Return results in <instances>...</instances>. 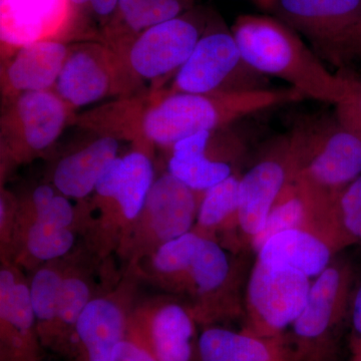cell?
<instances>
[{"mask_svg":"<svg viewBox=\"0 0 361 361\" xmlns=\"http://www.w3.org/2000/svg\"><path fill=\"white\" fill-rule=\"evenodd\" d=\"M135 269L141 279L180 297L204 327L244 312L241 270L216 240L186 233L161 246Z\"/></svg>","mask_w":361,"mask_h":361,"instance_id":"cell-1","label":"cell"},{"mask_svg":"<svg viewBox=\"0 0 361 361\" xmlns=\"http://www.w3.org/2000/svg\"><path fill=\"white\" fill-rule=\"evenodd\" d=\"M231 30L242 56L254 71L284 80L303 99L338 102L341 80L337 71L331 73L302 37L276 16L243 14Z\"/></svg>","mask_w":361,"mask_h":361,"instance_id":"cell-2","label":"cell"},{"mask_svg":"<svg viewBox=\"0 0 361 361\" xmlns=\"http://www.w3.org/2000/svg\"><path fill=\"white\" fill-rule=\"evenodd\" d=\"M300 99L302 96L292 87L208 94L168 92L145 111L141 130L151 144L170 149L189 135L227 127Z\"/></svg>","mask_w":361,"mask_h":361,"instance_id":"cell-3","label":"cell"},{"mask_svg":"<svg viewBox=\"0 0 361 361\" xmlns=\"http://www.w3.org/2000/svg\"><path fill=\"white\" fill-rule=\"evenodd\" d=\"M290 132L294 180L334 198L361 175V139L336 113L303 118Z\"/></svg>","mask_w":361,"mask_h":361,"instance_id":"cell-4","label":"cell"},{"mask_svg":"<svg viewBox=\"0 0 361 361\" xmlns=\"http://www.w3.org/2000/svg\"><path fill=\"white\" fill-rule=\"evenodd\" d=\"M122 159V172L115 189L94 195L92 206L78 209V233L84 234L85 249L97 262L116 253L156 179L148 154L135 149Z\"/></svg>","mask_w":361,"mask_h":361,"instance_id":"cell-5","label":"cell"},{"mask_svg":"<svg viewBox=\"0 0 361 361\" xmlns=\"http://www.w3.org/2000/svg\"><path fill=\"white\" fill-rule=\"evenodd\" d=\"M355 265L334 258L311 284L305 307L287 337L293 361H332L337 336L349 317L355 290Z\"/></svg>","mask_w":361,"mask_h":361,"instance_id":"cell-6","label":"cell"},{"mask_svg":"<svg viewBox=\"0 0 361 361\" xmlns=\"http://www.w3.org/2000/svg\"><path fill=\"white\" fill-rule=\"evenodd\" d=\"M165 172L154 180L141 212L121 242L116 255L135 268L161 246L192 231L202 196Z\"/></svg>","mask_w":361,"mask_h":361,"instance_id":"cell-7","label":"cell"},{"mask_svg":"<svg viewBox=\"0 0 361 361\" xmlns=\"http://www.w3.org/2000/svg\"><path fill=\"white\" fill-rule=\"evenodd\" d=\"M267 89H272L269 78L246 63L232 30L219 23L207 26L169 92L208 94Z\"/></svg>","mask_w":361,"mask_h":361,"instance_id":"cell-8","label":"cell"},{"mask_svg":"<svg viewBox=\"0 0 361 361\" xmlns=\"http://www.w3.org/2000/svg\"><path fill=\"white\" fill-rule=\"evenodd\" d=\"M323 59L350 65L361 39V0H274L270 9Z\"/></svg>","mask_w":361,"mask_h":361,"instance_id":"cell-9","label":"cell"},{"mask_svg":"<svg viewBox=\"0 0 361 361\" xmlns=\"http://www.w3.org/2000/svg\"><path fill=\"white\" fill-rule=\"evenodd\" d=\"M311 284L300 271L256 259L247 281L244 329L270 338L285 336L305 307Z\"/></svg>","mask_w":361,"mask_h":361,"instance_id":"cell-10","label":"cell"},{"mask_svg":"<svg viewBox=\"0 0 361 361\" xmlns=\"http://www.w3.org/2000/svg\"><path fill=\"white\" fill-rule=\"evenodd\" d=\"M236 123L176 142L169 149L168 172L197 192H205L241 173L240 168L250 152L251 135Z\"/></svg>","mask_w":361,"mask_h":361,"instance_id":"cell-11","label":"cell"},{"mask_svg":"<svg viewBox=\"0 0 361 361\" xmlns=\"http://www.w3.org/2000/svg\"><path fill=\"white\" fill-rule=\"evenodd\" d=\"M140 280L137 270L127 268L115 288L97 292L78 319L68 360H115L116 348L127 336L128 317Z\"/></svg>","mask_w":361,"mask_h":361,"instance_id":"cell-12","label":"cell"},{"mask_svg":"<svg viewBox=\"0 0 361 361\" xmlns=\"http://www.w3.org/2000/svg\"><path fill=\"white\" fill-rule=\"evenodd\" d=\"M294 177L290 130L266 142L250 167L240 176L238 228L244 243L262 231L278 197Z\"/></svg>","mask_w":361,"mask_h":361,"instance_id":"cell-13","label":"cell"},{"mask_svg":"<svg viewBox=\"0 0 361 361\" xmlns=\"http://www.w3.org/2000/svg\"><path fill=\"white\" fill-rule=\"evenodd\" d=\"M197 325L191 310L182 300L159 297L133 306L126 338L160 361H193L198 341Z\"/></svg>","mask_w":361,"mask_h":361,"instance_id":"cell-14","label":"cell"},{"mask_svg":"<svg viewBox=\"0 0 361 361\" xmlns=\"http://www.w3.org/2000/svg\"><path fill=\"white\" fill-rule=\"evenodd\" d=\"M70 110L54 90L18 94L4 122L9 135L6 161L21 164L52 146L65 129Z\"/></svg>","mask_w":361,"mask_h":361,"instance_id":"cell-15","label":"cell"},{"mask_svg":"<svg viewBox=\"0 0 361 361\" xmlns=\"http://www.w3.org/2000/svg\"><path fill=\"white\" fill-rule=\"evenodd\" d=\"M200 16L186 13L140 33L128 51V65L137 77L157 80L176 75L205 32Z\"/></svg>","mask_w":361,"mask_h":361,"instance_id":"cell-16","label":"cell"},{"mask_svg":"<svg viewBox=\"0 0 361 361\" xmlns=\"http://www.w3.org/2000/svg\"><path fill=\"white\" fill-rule=\"evenodd\" d=\"M21 267L1 262L0 361H42V348L27 281Z\"/></svg>","mask_w":361,"mask_h":361,"instance_id":"cell-17","label":"cell"},{"mask_svg":"<svg viewBox=\"0 0 361 361\" xmlns=\"http://www.w3.org/2000/svg\"><path fill=\"white\" fill-rule=\"evenodd\" d=\"M116 63L102 47H78L68 52L54 92L70 109L101 101L115 85Z\"/></svg>","mask_w":361,"mask_h":361,"instance_id":"cell-18","label":"cell"},{"mask_svg":"<svg viewBox=\"0 0 361 361\" xmlns=\"http://www.w3.org/2000/svg\"><path fill=\"white\" fill-rule=\"evenodd\" d=\"M68 0H0V37L6 47L18 49L52 39L68 23Z\"/></svg>","mask_w":361,"mask_h":361,"instance_id":"cell-19","label":"cell"},{"mask_svg":"<svg viewBox=\"0 0 361 361\" xmlns=\"http://www.w3.org/2000/svg\"><path fill=\"white\" fill-rule=\"evenodd\" d=\"M343 249L345 247L341 242L322 233L289 229L270 237L256 253V259L288 266L311 279L322 274Z\"/></svg>","mask_w":361,"mask_h":361,"instance_id":"cell-20","label":"cell"},{"mask_svg":"<svg viewBox=\"0 0 361 361\" xmlns=\"http://www.w3.org/2000/svg\"><path fill=\"white\" fill-rule=\"evenodd\" d=\"M198 361H293L286 336L262 337L243 329L207 326L197 341Z\"/></svg>","mask_w":361,"mask_h":361,"instance_id":"cell-21","label":"cell"},{"mask_svg":"<svg viewBox=\"0 0 361 361\" xmlns=\"http://www.w3.org/2000/svg\"><path fill=\"white\" fill-rule=\"evenodd\" d=\"M58 40L42 39L16 49L4 71L7 89L14 94L52 90L68 56Z\"/></svg>","mask_w":361,"mask_h":361,"instance_id":"cell-22","label":"cell"},{"mask_svg":"<svg viewBox=\"0 0 361 361\" xmlns=\"http://www.w3.org/2000/svg\"><path fill=\"white\" fill-rule=\"evenodd\" d=\"M118 148L116 137L104 135L68 154L56 163L52 185L68 198H87L94 193L104 169L118 156Z\"/></svg>","mask_w":361,"mask_h":361,"instance_id":"cell-23","label":"cell"},{"mask_svg":"<svg viewBox=\"0 0 361 361\" xmlns=\"http://www.w3.org/2000/svg\"><path fill=\"white\" fill-rule=\"evenodd\" d=\"M71 254L66 256L65 274L59 288L56 322L49 350L68 358L75 326L85 308L97 293L89 275L75 262Z\"/></svg>","mask_w":361,"mask_h":361,"instance_id":"cell-24","label":"cell"},{"mask_svg":"<svg viewBox=\"0 0 361 361\" xmlns=\"http://www.w3.org/2000/svg\"><path fill=\"white\" fill-rule=\"evenodd\" d=\"M241 174L237 173L230 176L204 192L192 231L207 238L216 240V233L232 231L238 228Z\"/></svg>","mask_w":361,"mask_h":361,"instance_id":"cell-25","label":"cell"},{"mask_svg":"<svg viewBox=\"0 0 361 361\" xmlns=\"http://www.w3.org/2000/svg\"><path fill=\"white\" fill-rule=\"evenodd\" d=\"M66 256L39 266L37 269L32 271L30 280L37 332L42 348L45 349H49L51 341L59 292L65 274Z\"/></svg>","mask_w":361,"mask_h":361,"instance_id":"cell-26","label":"cell"},{"mask_svg":"<svg viewBox=\"0 0 361 361\" xmlns=\"http://www.w3.org/2000/svg\"><path fill=\"white\" fill-rule=\"evenodd\" d=\"M191 0H120L118 13L133 32L141 33L188 13Z\"/></svg>","mask_w":361,"mask_h":361,"instance_id":"cell-27","label":"cell"},{"mask_svg":"<svg viewBox=\"0 0 361 361\" xmlns=\"http://www.w3.org/2000/svg\"><path fill=\"white\" fill-rule=\"evenodd\" d=\"M332 210L350 246H361V175L334 197Z\"/></svg>","mask_w":361,"mask_h":361,"instance_id":"cell-28","label":"cell"},{"mask_svg":"<svg viewBox=\"0 0 361 361\" xmlns=\"http://www.w3.org/2000/svg\"><path fill=\"white\" fill-rule=\"evenodd\" d=\"M337 73L341 80V94L334 104V113L361 139V71L346 66L338 68Z\"/></svg>","mask_w":361,"mask_h":361,"instance_id":"cell-29","label":"cell"},{"mask_svg":"<svg viewBox=\"0 0 361 361\" xmlns=\"http://www.w3.org/2000/svg\"><path fill=\"white\" fill-rule=\"evenodd\" d=\"M114 361H160L139 344L126 338L116 351Z\"/></svg>","mask_w":361,"mask_h":361,"instance_id":"cell-30","label":"cell"},{"mask_svg":"<svg viewBox=\"0 0 361 361\" xmlns=\"http://www.w3.org/2000/svg\"><path fill=\"white\" fill-rule=\"evenodd\" d=\"M349 320L353 327V342L356 353L361 351V283L355 287L351 300Z\"/></svg>","mask_w":361,"mask_h":361,"instance_id":"cell-31","label":"cell"},{"mask_svg":"<svg viewBox=\"0 0 361 361\" xmlns=\"http://www.w3.org/2000/svg\"><path fill=\"white\" fill-rule=\"evenodd\" d=\"M120 0H90V6L92 11L99 16H111L118 8Z\"/></svg>","mask_w":361,"mask_h":361,"instance_id":"cell-32","label":"cell"},{"mask_svg":"<svg viewBox=\"0 0 361 361\" xmlns=\"http://www.w3.org/2000/svg\"><path fill=\"white\" fill-rule=\"evenodd\" d=\"M254 1L257 2L258 4H260V6L264 7V8L271 9L274 0H254Z\"/></svg>","mask_w":361,"mask_h":361,"instance_id":"cell-33","label":"cell"},{"mask_svg":"<svg viewBox=\"0 0 361 361\" xmlns=\"http://www.w3.org/2000/svg\"><path fill=\"white\" fill-rule=\"evenodd\" d=\"M71 6H85V4H90V0H68Z\"/></svg>","mask_w":361,"mask_h":361,"instance_id":"cell-34","label":"cell"},{"mask_svg":"<svg viewBox=\"0 0 361 361\" xmlns=\"http://www.w3.org/2000/svg\"><path fill=\"white\" fill-rule=\"evenodd\" d=\"M361 56V39L358 42L357 47H356L355 51V59L360 58Z\"/></svg>","mask_w":361,"mask_h":361,"instance_id":"cell-35","label":"cell"},{"mask_svg":"<svg viewBox=\"0 0 361 361\" xmlns=\"http://www.w3.org/2000/svg\"><path fill=\"white\" fill-rule=\"evenodd\" d=\"M355 361H361V351L360 353H356V357Z\"/></svg>","mask_w":361,"mask_h":361,"instance_id":"cell-36","label":"cell"},{"mask_svg":"<svg viewBox=\"0 0 361 361\" xmlns=\"http://www.w3.org/2000/svg\"><path fill=\"white\" fill-rule=\"evenodd\" d=\"M283 361H290V360H283Z\"/></svg>","mask_w":361,"mask_h":361,"instance_id":"cell-37","label":"cell"}]
</instances>
